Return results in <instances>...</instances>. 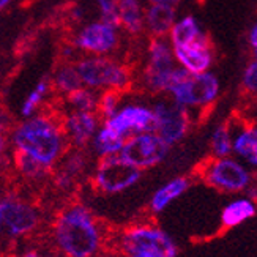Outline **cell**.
Wrapping results in <instances>:
<instances>
[{
    "label": "cell",
    "instance_id": "obj_20",
    "mask_svg": "<svg viewBox=\"0 0 257 257\" xmlns=\"http://www.w3.org/2000/svg\"><path fill=\"white\" fill-rule=\"evenodd\" d=\"M125 141L126 139L121 136V134L103 125L101 128H98V131L93 136V149L101 158L103 156L118 155V152L121 150V147H123Z\"/></svg>",
    "mask_w": 257,
    "mask_h": 257
},
{
    "label": "cell",
    "instance_id": "obj_25",
    "mask_svg": "<svg viewBox=\"0 0 257 257\" xmlns=\"http://www.w3.org/2000/svg\"><path fill=\"white\" fill-rule=\"evenodd\" d=\"M52 84L59 92L66 93V95L82 87L81 77L76 71V66H71V65H63L62 68H59V71L55 73Z\"/></svg>",
    "mask_w": 257,
    "mask_h": 257
},
{
    "label": "cell",
    "instance_id": "obj_6",
    "mask_svg": "<svg viewBox=\"0 0 257 257\" xmlns=\"http://www.w3.org/2000/svg\"><path fill=\"white\" fill-rule=\"evenodd\" d=\"M76 71L81 77V82L92 88H106L123 93L131 85L128 66L118 65L110 59H84L77 63Z\"/></svg>",
    "mask_w": 257,
    "mask_h": 257
},
{
    "label": "cell",
    "instance_id": "obj_23",
    "mask_svg": "<svg viewBox=\"0 0 257 257\" xmlns=\"http://www.w3.org/2000/svg\"><path fill=\"white\" fill-rule=\"evenodd\" d=\"M211 156L215 158H229L232 153V128L230 123H221L216 126L211 136Z\"/></svg>",
    "mask_w": 257,
    "mask_h": 257
},
{
    "label": "cell",
    "instance_id": "obj_27",
    "mask_svg": "<svg viewBox=\"0 0 257 257\" xmlns=\"http://www.w3.org/2000/svg\"><path fill=\"white\" fill-rule=\"evenodd\" d=\"M68 103L79 112H95L98 104V96L95 92L87 90V88H77V90L68 93Z\"/></svg>",
    "mask_w": 257,
    "mask_h": 257
},
{
    "label": "cell",
    "instance_id": "obj_30",
    "mask_svg": "<svg viewBox=\"0 0 257 257\" xmlns=\"http://www.w3.org/2000/svg\"><path fill=\"white\" fill-rule=\"evenodd\" d=\"M255 87H257V63L255 60H252L246 70H244V76H243V88L246 90L249 95L255 93Z\"/></svg>",
    "mask_w": 257,
    "mask_h": 257
},
{
    "label": "cell",
    "instance_id": "obj_22",
    "mask_svg": "<svg viewBox=\"0 0 257 257\" xmlns=\"http://www.w3.org/2000/svg\"><path fill=\"white\" fill-rule=\"evenodd\" d=\"M117 18L131 33H138L142 29V13L138 0H118Z\"/></svg>",
    "mask_w": 257,
    "mask_h": 257
},
{
    "label": "cell",
    "instance_id": "obj_10",
    "mask_svg": "<svg viewBox=\"0 0 257 257\" xmlns=\"http://www.w3.org/2000/svg\"><path fill=\"white\" fill-rule=\"evenodd\" d=\"M153 130L166 145L180 142L191 126V115L186 109L175 104L174 101H160L152 109Z\"/></svg>",
    "mask_w": 257,
    "mask_h": 257
},
{
    "label": "cell",
    "instance_id": "obj_39",
    "mask_svg": "<svg viewBox=\"0 0 257 257\" xmlns=\"http://www.w3.org/2000/svg\"><path fill=\"white\" fill-rule=\"evenodd\" d=\"M0 257H5V255H2V254H0Z\"/></svg>",
    "mask_w": 257,
    "mask_h": 257
},
{
    "label": "cell",
    "instance_id": "obj_19",
    "mask_svg": "<svg viewBox=\"0 0 257 257\" xmlns=\"http://www.w3.org/2000/svg\"><path fill=\"white\" fill-rule=\"evenodd\" d=\"M85 166L87 160L82 153L76 152L73 155H66L63 164L60 166L57 174H55V183L63 189L70 188L76 182V178L85 171Z\"/></svg>",
    "mask_w": 257,
    "mask_h": 257
},
{
    "label": "cell",
    "instance_id": "obj_13",
    "mask_svg": "<svg viewBox=\"0 0 257 257\" xmlns=\"http://www.w3.org/2000/svg\"><path fill=\"white\" fill-rule=\"evenodd\" d=\"M99 126V118L95 112H79L73 110L63 117V131L68 144L74 147H85L95 136Z\"/></svg>",
    "mask_w": 257,
    "mask_h": 257
},
{
    "label": "cell",
    "instance_id": "obj_31",
    "mask_svg": "<svg viewBox=\"0 0 257 257\" xmlns=\"http://www.w3.org/2000/svg\"><path fill=\"white\" fill-rule=\"evenodd\" d=\"M117 2H118V0H98V4H99V7H101L104 16L115 15Z\"/></svg>",
    "mask_w": 257,
    "mask_h": 257
},
{
    "label": "cell",
    "instance_id": "obj_33",
    "mask_svg": "<svg viewBox=\"0 0 257 257\" xmlns=\"http://www.w3.org/2000/svg\"><path fill=\"white\" fill-rule=\"evenodd\" d=\"M8 147V139H7V134H0V158L5 155Z\"/></svg>",
    "mask_w": 257,
    "mask_h": 257
},
{
    "label": "cell",
    "instance_id": "obj_4",
    "mask_svg": "<svg viewBox=\"0 0 257 257\" xmlns=\"http://www.w3.org/2000/svg\"><path fill=\"white\" fill-rule=\"evenodd\" d=\"M167 90L172 93V101L183 109L210 107L219 93V82L211 73L191 74L183 68H177L172 74Z\"/></svg>",
    "mask_w": 257,
    "mask_h": 257
},
{
    "label": "cell",
    "instance_id": "obj_18",
    "mask_svg": "<svg viewBox=\"0 0 257 257\" xmlns=\"http://www.w3.org/2000/svg\"><path fill=\"white\" fill-rule=\"evenodd\" d=\"M189 188V180L186 177H175L169 183H166L156 191L150 200V210L153 213H161L166 207L172 204Z\"/></svg>",
    "mask_w": 257,
    "mask_h": 257
},
{
    "label": "cell",
    "instance_id": "obj_15",
    "mask_svg": "<svg viewBox=\"0 0 257 257\" xmlns=\"http://www.w3.org/2000/svg\"><path fill=\"white\" fill-rule=\"evenodd\" d=\"M77 48L95 54H106L112 51L117 44V35L112 27L106 26L104 22L92 24L85 27L76 38Z\"/></svg>",
    "mask_w": 257,
    "mask_h": 257
},
{
    "label": "cell",
    "instance_id": "obj_11",
    "mask_svg": "<svg viewBox=\"0 0 257 257\" xmlns=\"http://www.w3.org/2000/svg\"><path fill=\"white\" fill-rule=\"evenodd\" d=\"M150 60L145 68L144 79L152 92H164L169 87L172 74L177 70L174 66L171 49L161 40H153L150 43Z\"/></svg>",
    "mask_w": 257,
    "mask_h": 257
},
{
    "label": "cell",
    "instance_id": "obj_8",
    "mask_svg": "<svg viewBox=\"0 0 257 257\" xmlns=\"http://www.w3.org/2000/svg\"><path fill=\"white\" fill-rule=\"evenodd\" d=\"M40 224L38 210L19 197H0V237L18 238Z\"/></svg>",
    "mask_w": 257,
    "mask_h": 257
},
{
    "label": "cell",
    "instance_id": "obj_29",
    "mask_svg": "<svg viewBox=\"0 0 257 257\" xmlns=\"http://www.w3.org/2000/svg\"><path fill=\"white\" fill-rule=\"evenodd\" d=\"M15 166H16V169L27 178H41L49 172L35 160H32L30 156L21 152H15Z\"/></svg>",
    "mask_w": 257,
    "mask_h": 257
},
{
    "label": "cell",
    "instance_id": "obj_36",
    "mask_svg": "<svg viewBox=\"0 0 257 257\" xmlns=\"http://www.w3.org/2000/svg\"><path fill=\"white\" fill-rule=\"evenodd\" d=\"M24 257H40V255H38V254H37L35 251H30V252H27V254H26Z\"/></svg>",
    "mask_w": 257,
    "mask_h": 257
},
{
    "label": "cell",
    "instance_id": "obj_7",
    "mask_svg": "<svg viewBox=\"0 0 257 257\" xmlns=\"http://www.w3.org/2000/svg\"><path fill=\"white\" fill-rule=\"evenodd\" d=\"M142 171L123 161L118 155L103 156L95 174L93 186L103 194H118L139 182Z\"/></svg>",
    "mask_w": 257,
    "mask_h": 257
},
{
    "label": "cell",
    "instance_id": "obj_12",
    "mask_svg": "<svg viewBox=\"0 0 257 257\" xmlns=\"http://www.w3.org/2000/svg\"><path fill=\"white\" fill-rule=\"evenodd\" d=\"M104 125L114 130L115 133L121 134L125 139L126 136H134V134L149 133L153 130V114L152 109L145 106H125L123 109H118L115 115L104 120Z\"/></svg>",
    "mask_w": 257,
    "mask_h": 257
},
{
    "label": "cell",
    "instance_id": "obj_21",
    "mask_svg": "<svg viewBox=\"0 0 257 257\" xmlns=\"http://www.w3.org/2000/svg\"><path fill=\"white\" fill-rule=\"evenodd\" d=\"M174 8L164 5H153L147 13V24L156 37H163L174 24Z\"/></svg>",
    "mask_w": 257,
    "mask_h": 257
},
{
    "label": "cell",
    "instance_id": "obj_3",
    "mask_svg": "<svg viewBox=\"0 0 257 257\" xmlns=\"http://www.w3.org/2000/svg\"><path fill=\"white\" fill-rule=\"evenodd\" d=\"M117 248L125 257H177L178 254L169 233L149 222L126 227L120 233Z\"/></svg>",
    "mask_w": 257,
    "mask_h": 257
},
{
    "label": "cell",
    "instance_id": "obj_2",
    "mask_svg": "<svg viewBox=\"0 0 257 257\" xmlns=\"http://www.w3.org/2000/svg\"><path fill=\"white\" fill-rule=\"evenodd\" d=\"M54 240L66 257H93L103 244V230L82 204L65 207L54 221Z\"/></svg>",
    "mask_w": 257,
    "mask_h": 257
},
{
    "label": "cell",
    "instance_id": "obj_38",
    "mask_svg": "<svg viewBox=\"0 0 257 257\" xmlns=\"http://www.w3.org/2000/svg\"><path fill=\"white\" fill-rule=\"evenodd\" d=\"M43 257H57V255H52V254H49V255H43Z\"/></svg>",
    "mask_w": 257,
    "mask_h": 257
},
{
    "label": "cell",
    "instance_id": "obj_24",
    "mask_svg": "<svg viewBox=\"0 0 257 257\" xmlns=\"http://www.w3.org/2000/svg\"><path fill=\"white\" fill-rule=\"evenodd\" d=\"M199 26L194 18H185L183 21H180L178 24L174 26L172 29V43L174 48H182L186 46V44L193 43L199 35H200Z\"/></svg>",
    "mask_w": 257,
    "mask_h": 257
},
{
    "label": "cell",
    "instance_id": "obj_26",
    "mask_svg": "<svg viewBox=\"0 0 257 257\" xmlns=\"http://www.w3.org/2000/svg\"><path fill=\"white\" fill-rule=\"evenodd\" d=\"M121 95L123 93L118 90H104L101 96H98V104H96V110H95L98 118L107 120L112 115H115V112L118 110Z\"/></svg>",
    "mask_w": 257,
    "mask_h": 257
},
{
    "label": "cell",
    "instance_id": "obj_34",
    "mask_svg": "<svg viewBox=\"0 0 257 257\" xmlns=\"http://www.w3.org/2000/svg\"><path fill=\"white\" fill-rule=\"evenodd\" d=\"M152 4H155V5H164V7H174V5H177L180 0H150Z\"/></svg>",
    "mask_w": 257,
    "mask_h": 257
},
{
    "label": "cell",
    "instance_id": "obj_1",
    "mask_svg": "<svg viewBox=\"0 0 257 257\" xmlns=\"http://www.w3.org/2000/svg\"><path fill=\"white\" fill-rule=\"evenodd\" d=\"M13 144L21 152L51 171L66 152L63 118L55 114H38L13 128Z\"/></svg>",
    "mask_w": 257,
    "mask_h": 257
},
{
    "label": "cell",
    "instance_id": "obj_28",
    "mask_svg": "<svg viewBox=\"0 0 257 257\" xmlns=\"http://www.w3.org/2000/svg\"><path fill=\"white\" fill-rule=\"evenodd\" d=\"M49 88H51V82L48 79H43L37 87L35 90H33L29 98L24 101V106H22V115H24L26 118L32 117L33 114L37 112V109L41 106V103L44 101V98H46V95L49 93Z\"/></svg>",
    "mask_w": 257,
    "mask_h": 257
},
{
    "label": "cell",
    "instance_id": "obj_9",
    "mask_svg": "<svg viewBox=\"0 0 257 257\" xmlns=\"http://www.w3.org/2000/svg\"><path fill=\"white\" fill-rule=\"evenodd\" d=\"M167 152H169V145H166L155 133L149 131L134 134L126 139L118 152V156L133 167L142 171L160 164L166 158Z\"/></svg>",
    "mask_w": 257,
    "mask_h": 257
},
{
    "label": "cell",
    "instance_id": "obj_16",
    "mask_svg": "<svg viewBox=\"0 0 257 257\" xmlns=\"http://www.w3.org/2000/svg\"><path fill=\"white\" fill-rule=\"evenodd\" d=\"M255 216V204L248 197L232 200L221 213L222 229H233Z\"/></svg>",
    "mask_w": 257,
    "mask_h": 257
},
{
    "label": "cell",
    "instance_id": "obj_5",
    "mask_svg": "<svg viewBox=\"0 0 257 257\" xmlns=\"http://www.w3.org/2000/svg\"><path fill=\"white\" fill-rule=\"evenodd\" d=\"M196 174L208 186L218 189L219 193H241L248 189L252 177L246 166L233 158H211L200 163L196 167Z\"/></svg>",
    "mask_w": 257,
    "mask_h": 257
},
{
    "label": "cell",
    "instance_id": "obj_37",
    "mask_svg": "<svg viewBox=\"0 0 257 257\" xmlns=\"http://www.w3.org/2000/svg\"><path fill=\"white\" fill-rule=\"evenodd\" d=\"M8 2H10V0H0V10H2V8H4V7L8 4Z\"/></svg>",
    "mask_w": 257,
    "mask_h": 257
},
{
    "label": "cell",
    "instance_id": "obj_32",
    "mask_svg": "<svg viewBox=\"0 0 257 257\" xmlns=\"http://www.w3.org/2000/svg\"><path fill=\"white\" fill-rule=\"evenodd\" d=\"M11 128V118L7 114V110L0 106V134H7Z\"/></svg>",
    "mask_w": 257,
    "mask_h": 257
},
{
    "label": "cell",
    "instance_id": "obj_14",
    "mask_svg": "<svg viewBox=\"0 0 257 257\" xmlns=\"http://www.w3.org/2000/svg\"><path fill=\"white\" fill-rule=\"evenodd\" d=\"M175 57L183 65V70L191 74L207 73L208 66L211 65V51L208 40L204 33L182 48H175Z\"/></svg>",
    "mask_w": 257,
    "mask_h": 257
},
{
    "label": "cell",
    "instance_id": "obj_17",
    "mask_svg": "<svg viewBox=\"0 0 257 257\" xmlns=\"http://www.w3.org/2000/svg\"><path fill=\"white\" fill-rule=\"evenodd\" d=\"M232 152L249 166L257 164V131L254 123L243 125L237 136L232 138Z\"/></svg>",
    "mask_w": 257,
    "mask_h": 257
},
{
    "label": "cell",
    "instance_id": "obj_35",
    "mask_svg": "<svg viewBox=\"0 0 257 257\" xmlns=\"http://www.w3.org/2000/svg\"><path fill=\"white\" fill-rule=\"evenodd\" d=\"M255 33H257V29H255V26H254V27L251 29V33H249V43H251V48H254V49H255V46H257Z\"/></svg>",
    "mask_w": 257,
    "mask_h": 257
}]
</instances>
